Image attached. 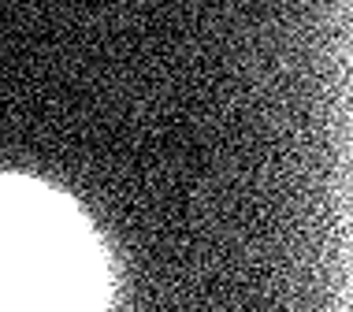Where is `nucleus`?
Returning <instances> with one entry per match:
<instances>
[{
    "label": "nucleus",
    "mask_w": 353,
    "mask_h": 312,
    "mask_svg": "<svg viewBox=\"0 0 353 312\" xmlns=\"http://www.w3.org/2000/svg\"><path fill=\"white\" fill-rule=\"evenodd\" d=\"M93 238L60 197L0 178V312H97Z\"/></svg>",
    "instance_id": "1"
}]
</instances>
